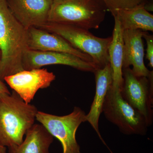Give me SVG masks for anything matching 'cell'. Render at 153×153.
Returning <instances> with one entry per match:
<instances>
[{
    "instance_id": "6da1fadb",
    "label": "cell",
    "mask_w": 153,
    "mask_h": 153,
    "mask_svg": "<svg viewBox=\"0 0 153 153\" xmlns=\"http://www.w3.org/2000/svg\"><path fill=\"white\" fill-rule=\"evenodd\" d=\"M27 30L14 17L7 0H0V79L24 70L23 58L28 49Z\"/></svg>"
},
{
    "instance_id": "7a4b0ae2",
    "label": "cell",
    "mask_w": 153,
    "mask_h": 153,
    "mask_svg": "<svg viewBox=\"0 0 153 153\" xmlns=\"http://www.w3.org/2000/svg\"><path fill=\"white\" fill-rule=\"evenodd\" d=\"M38 111L14 91L0 94V142L8 149L20 145L35 123Z\"/></svg>"
},
{
    "instance_id": "3957f363",
    "label": "cell",
    "mask_w": 153,
    "mask_h": 153,
    "mask_svg": "<svg viewBox=\"0 0 153 153\" xmlns=\"http://www.w3.org/2000/svg\"><path fill=\"white\" fill-rule=\"evenodd\" d=\"M107 10L102 0H53L48 22L97 29Z\"/></svg>"
},
{
    "instance_id": "277c9868",
    "label": "cell",
    "mask_w": 153,
    "mask_h": 153,
    "mask_svg": "<svg viewBox=\"0 0 153 153\" xmlns=\"http://www.w3.org/2000/svg\"><path fill=\"white\" fill-rule=\"evenodd\" d=\"M38 28L61 36L75 49L89 55L97 69L109 63L108 48L112 37L99 38L83 28L52 22Z\"/></svg>"
},
{
    "instance_id": "5b68a950",
    "label": "cell",
    "mask_w": 153,
    "mask_h": 153,
    "mask_svg": "<svg viewBox=\"0 0 153 153\" xmlns=\"http://www.w3.org/2000/svg\"><path fill=\"white\" fill-rule=\"evenodd\" d=\"M102 112L124 134L144 135L146 133L149 126L144 117L124 99L120 90L111 85L105 99Z\"/></svg>"
},
{
    "instance_id": "8992f818",
    "label": "cell",
    "mask_w": 153,
    "mask_h": 153,
    "mask_svg": "<svg viewBox=\"0 0 153 153\" xmlns=\"http://www.w3.org/2000/svg\"><path fill=\"white\" fill-rule=\"evenodd\" d=\"M86 115L81 108L75 106L71 113L64 116L38 111L36 120L44 126L52 136L60 141L63 153H80L76 134L80 124L87 121Z\"/></svg>"
},
{
    "instance_id": "52a82bcc",
    "label": "cell",
    "mask_w": 153,
    "mask_h": 153,
    "mask_svg": "<svg viewBox=\"0 0 153 153\" xmlns=\"http://www.w3.org/2000/svg\"><path fill=\"white\" fill-rule=\"evenodd\" d=\"M122 96L144 117L150 126L153 120V76H136L130 67L123 68Z\"/></svg>"
},
{
    "instance_id": "ba28073f",
    "label": "cell",
    "mask_w": 153,
    "mask_h": 153,
    "mask_svg": "<svg viewBox=\"0 0 153 153\" xmlns=\"http://www.w3.org/2000/svg\"><path fill=\"white\" fill-rule=\"evenodd\" d=\"M55 79L53 72L40 68L23 70L6 76L4 81L26 103H30L39 89L49 87Z\"/></svg>"
},
{
    "instance_id": "9c48e42d",
    "label": "cell",
    "mask_w": 153,
    "mask_h": 153,
    "mask_svg": "<svg viewBox=\"0 0 153 153\" xmlns=\"http://www.w3.org/2000/svg\"><path fill=\"white\" fill-rule=\"evenodd\" d=\"M52 65H65L80 71L93 73L97 69L93 63L86 62L76 55L64 52L28 49L23 57L24 70H32Z\"/></svg>"
},
{
    "instance_id": "30bf717a",
    "label": "cell",
    "mask_w": 153,
    "mask_h": 153,
    "mask_svg": "<svg viewBox=\"0 0 153 153\" xmlns=\"http://www.w3.org/2000/svg\"><path fill=\"white\" fill-rule=\"evenodd\" d=\"M12 13L28 30L39 27L48 22L53 0H7Z\"/></svg>"
},
{
    "instance_id": "8fae6325",
    "label": "cell",
    "mask_w": 153,
    "mask_h": 153,
    "mask_svg": "<svg viewBox=\"0 0 153 153\" xmlns=\"http://www.w3.org/2000/svg\"><path fill=\"white\" fill-rule=\"evenodd\" d=\"M28 49L36 51L64 52L76 55L86 62L93 63L89 55L75 49L64 38L36 27L27 30Z\"/></svg>"
},
{
    "instance_id": "7c38bea8",
    "label": "cell",
    "mask_w": 153,
    "mask_h": 153,
    "mask_svg": "<svg viewBox=\"0 0 153 153\" xmlns=\"http://www.w3.org/2000/svg\"><path fill=\"white\" fill-rule=\"evenodd\" d=\"M144 31L141 30H123L124 43L123 68L132 66L136 76L150 77L153 76L145 65L144 48L143 41Z\"/></svg>"
},
{
    "instance_id": "4fadbf2b",
    "label": "cell",
    "mask_w": 153,
    "mask_h": 153,
    "mask_svg": "<svg viewBox=\"0 0 153 153\" xmlns=\"http://www.w3.org/2000/svg\"><path fill=\"white\" fill-rule=\"evenodd\" d=\"M94 73L95 77V94L90 111L86 115V120L102 142L104 143L99 129V120L102 113V106L108 90L112 85V70L109 63L104 68L97 69Z\"/></svg>"
},
{
    "instance_id": "5bb4252c",
    "label": "cell",
    "mask_w": 153,
    "mask_h": 153,
    "mask_svg": "<svg viewBox=\"0 0 153 153\" xmlns=\"http://www.w3.org/2000/svg\"><path fill=\"white\" fill-rule=\"evenodd\" d=\"M114 18V28L113 31L112 40L108 48V53L109 64L112 70L111 87L115 89L120 91L123 83V30L117 18L115 17Z\"/></svg>"
},
{
    "instance_id": "9a60e30c",
    "label": "cell",
    "mask_w": 153,
    "mask_h": 153,
    "mask_svg": "<svg viewBox=\"0 0 153 153\" xmlns=\"http://www.w3.org/2000/svg\"><path fill=\"white\" fill-rule=\"evenodd\" d=\"M54 140L41 124L35 123L27 132L25 140L19 146L9 149V153H49Z\"/></svg>"
},
{
    "instance_id": "2e32d148",
    "label": "cell",
    "mask_w": 153,
    "mask_h": 153,
    "mask_svg": "<svg viewBox=\"0 0 153 153\" xmlns=\"http://www.w3.org/2000/svg\"><path fill=\"white\" fill-rule=\"evenodd\" d=\"M146 3L131 8L122 9L112 13L117 18L123 30L153 31V15L145 9Z\"/></svg>"
},
{
    "instance_id": "e0dca14e",
    "label": "cell",
    "mask_w": 153,
    "mask_h": 153,
    "mask_svg": "<svg viewBox=\"0 0 153 153\" xmlns=\"http://www.w3.org/2000/svg\"><path fill=\"white\" fill-rule=\"evenodd\" d=\"M106 6L108 10L112 14L116 11L122 9L131 8L146 3L148 0H102Z\"/></svg>"
},
{
    "instance_id": "ac0fdd59",
    "label": "cell",
    "mask_w": 153,
    "mask_h": 153,
    "mask_svg": "<svg viewBox=\"0 0 153 153\" xmlns=\"http://www.w3.org/2000/svg\"><path fill=\"white\" fill-rule=\"evenodd\" d=\"M143 38H144L146 42L147 48L146 58L149 61V66L153 67V36L150 35L148 32L144 31Z\"/></svg>"
},
{
    "instance_id": "d6986e66",
    "label": "cell",
    "mask_w": 153,
    "mask_h": 153,
    "mask_svg": "<svg viewBox=\"0 0 153 153\" xmlns=\"http://www.w3.org/2000/svg\"><path fill=\"white\" fill-rule=\"evenodd\" d=\"M10 94V91L4 81L0 79V94Z\"/></svg>"
},
{
    "instance_id": "ffe728a7",
    "label": "cell",
    "mask_w": 153,
    "mask_h": 153,
    "mask_svg": "<svg viewBox=\"0 0 153 153\" xmlns=\"http://www.w3.org/2000/svg\"><path fill=\"white\" fill-rule=\"evenodd\" d=\"M7 148L0 142V153H7Z\"/></svg>"
},
{
    "instance_id": "44dd1931",
    "label": "cell",
    "mask_w": 153,
    "mask_h": 153,
    "mask_svg": "<svg viewBox=\"0 0 153 153\" xmlns=\"http://www.w3.org/2000/svg\"><path fill=\"white\" fill-rule=\"evenodd\" d=\"M1 51L0 50V62H1Z\"/></svg>"
}]
</instances>
